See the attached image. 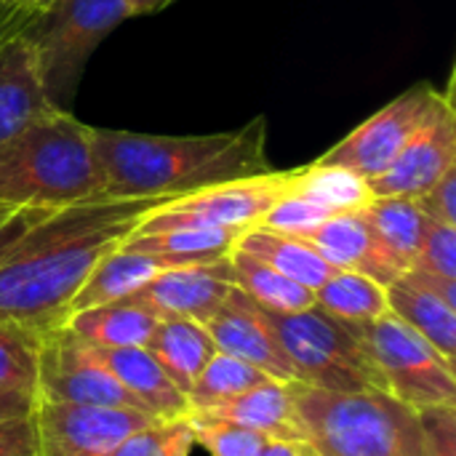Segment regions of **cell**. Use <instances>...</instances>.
<instances>
[{"label":"cell","mask_w":456,"mask_h":456,"mask_svg":"<svg viewBox=\"0 0 456 456\" xmlns=\"http://www.w3.org/2000/svg\"><path fill=\"white\" fill-rule=\"evenodd\" d=\"M166 198H96L53 211L0 262V323L51 331L91 270Z\"/></svg>","instance_id":"1"},{"label":"cell","mask_w":456,"mask_h":456,"mask_svg":"<svg viewBox=\"0 0 456 456\" xmlns=\"http://www.w3.org/2000/svg\"><path fill=\"white\" fill-rule=\"evenodd\" d=\"M94 152L102 174V195L115 200L166 198L270 171L267 120L206 136H152L94 128Z\"/></svg>","instance_id":"2"},{"label":"cell","mask_w":456,"mask_h":456,"mask_svg":"<svg viewBox=\"0 0 456 456\" xmlns=\"http://www.w3.org/2000/svg\"><path fill=\"white\" fill-rule=\"evenodd\" d=\"M91 126L61 107L45 110L0 144V203L67 208L102 195Z\"/></svg>","instance_id":"3"},{"label":"cell","mask_w":456,"mask_h":456,"mask_svg":"<svg viewBox=\"0 0 456 456\" xmlns=\"http://www.w3.org/2000/svg\"><path fill=\"white\" fill-rule=\"evenodd\" d=\"M289 387L305 441L318 456H428L419 411L385 390Z\"/></svg>","instance_id":"4"},{"label":"cell","mask_w":456,"mask_h":456,"mask_svg":"<svg viewBox=\"0 0 456 456\" xmlns=\"http://www.w3.org/2000/svg\"><path fill=\"white\" fill-rule=\"evenodd\" d=\"M267 318L297 382L329 393L382 390L379 374L355 326L331 318L318 305L289 315L267 313Z\"/></svg>","instance_id":"5"},{"label":"cell","mask_w":456,"mask_h":456,"mask_svg":"<svg viewBox=\"0 0 456 456\" xmlns=\"http://www.w3.org/2000/svg\"><path fill=\"white\" fill-rule=\"evenodd\" d=\"M40 11L43 19L24 35L35 48L48 102L64 110L88 56L120 21L131 19V11L126 0H48Z\"/></svg>","instance_id":"6"},{"label":"cell","mask_w":456,"mask_h":456,"mask_svg":"<svg viewBox=\"0 0 456 456\" xmlns=\"http://www.w3.org/2000/svg\"><path fill=\"white\" fill-rule=\"evenodd\" d=\"M355 329L371 355L385 393L414 411L456 406L454 363H449L414 329L393 313Z\"/></svg>","instance_id":"7"},{"label":"cell","mask_w":456,"mask_h":456,"mask_svg":"<svg viewBox=\"0 0 456 456\" xmlns=\"http://www.w3.org/2000/svg\"><path fill=\"white\" fill-rule=\"evenodd\" d=\"M291 171H262L243 179L219 182L152 208L134 232H152L163 227H219L246 232L267 216V211L289 192Z\"/></svg>","instance_id":"8"},{"label":"cell","mask_w":456,"mask_h":456,"mask_svg":"<svg viewBox=\"0 0 456 456\" xmlns=\"http://www.w3.org/2000/svg\"><path fill=\"white\" fill-rule=\"evenodd\" d=\"M449 91L452 86L446 91H436L428 83L409 88L387 107L374 112L369 120H363L358 128H353L339 144L321 155L318 163L347 168L366 182L377 179L401 155L409 139L438 112Z\"/></svg>","instance_id":"9"},{"label":"cell","mask_w":456,"mask_h":456,"mask_svg":"<svg viewBox=\"0 0 456 456\" xmlns=\"http://www.w3.org/2000/svg\"><path fill=\"white\" fill-rule=\"evenodd\" d=\"M160 422L139 409L35 401L32 425L37 456H99L131 433Z\"/></svg>","instance_id":"10"},{"label":"cell","mask_w":456,"mask_h":456,"mask_svg":"<svg viewBox=\"0 0 456 456\" xmlns=\"http://www.w3.org/2000/svg\"><path fill=\"white\" fill-rule=\"evenodd\" d=\"M35 401L144 411L139 401L96 361L91 347L77 342L64 326L43 334Z\"/></svg>","instance_id":"11"},{"label":"cell","mask_w":456,"mask_h":456,"mask_svg":"<svg viewBox=\"0 0 456 456\" xmlns=\"http://www.w3.org/2000/svg\"><path fill=\"white\" fill-rule=\"evenodd\" d=\"M452 168H456L454 88L387 171L369 182V190L374 198H419Z\"/></svg>","instance_id":"12"},{"label":"cell","mask_w":456,"mask_h":456,"mask_svg":"<svg viewBox=\"0 0 456 456\" xmlns=\"http://www.w3.org/2000/svg\"><path fill=\"white\" fill-rule=\"evenodd\" d=\"M203 326L219 353L251 363L275 382H297V374L270 326L267 313L238 286H232L227 299Z\"/></svg>","instance_id":"13"},{"label":"cell","mask_w":456,"mask_h":456,"mask_svg":"<svg viewBox=\"0 0 456 456\" xmlns=\"http://www.w3.org/2000/svg\"><path fill=\"white\" fill-rule=\"evenodd\" d=\"M230 262H208V265H184L171 267L134 291L128 299L150 310L158 321L187 318L206 323L219 305L232 291Z\"/></svg>","instance_id":"14"},{"label":"cell","mask_w":456,"mask_h":456,"mask_svg":"<svg viewBox=\"0 0 456 456\" xmlns=\"http://www.w3.org/2000/svg\"><path fill=\"white\" fill-rule=\"evenodd\" d=\"M302 240H307L331 267L363 273L382 286H390L395 278H401L406 273L377 243V238L361 211L334 214Z\"/></svg>","instance_id":"15"},{"label":"cell","mask_w":456,"mask_h":456,"mask_svg":"<svg viewBox=\"0 0 456 456\" xmlns=\"http://www.w3.org/2000/svg\"><path fill=\"white\" fill-rule=\"evenodd\" d=\"M51 107L29 37L11 32L0 40V144Z\"/></svg>","instance_id":"16"},{"label":"cell","mask_w":456,"mask_h":456,"mask_svg":"<svg viewBox=\"0 0 456 456\" xmlns=\"http://www.w3.org/2000/svg\"><path fill=\"white\" fill-rule=\"evenodd\" d=\"M91 353L139 401V406L147 414L158 419H184V414L190 411L187 395L171 382V377L144 347H120V350L91 347Z\"/></svg>","instance_id":"17"},{"label":"cell","mask_w":456,"mask_h":456,"mask_svg":"<svg viewBox=\"0 0 456 456\" xmlns=\"http://www.w3.org/2000/svg\"><path fill=\"white\" fill-rule=\"evenodd\" d=\"M195 414H206V417H216V419L240 425L265 438L305 441L289 382L267 379L227 403H219V406H211V409H203Z\"/></svg>","instance_id":"18"},{"label":"cell","mask_w":456,"mask_h":456,"mask_svg":"<svg viewBox=\"0 0 456 456\" xmlns=\"http://www.w3.org/2000/svg\"><path fill=\"white\" fill-rule=\"evenodd\" d=\"M179 267L163 256H152V254H142V251H131L123 243L110 251L86 278V283L80 286V291L75 294V299L69 302L67 315L80 313V310H91L107 302H118L131 297L134 291H139L144 283H150L155 275H160L163 270Z\"/></svg>","instance_id":"19"},{"label":"cell","mask_w":456,"mask_h":456,"mask_svg":"<svg viewBox=\"0 0 456 456\" xmlns=\"http://www.w3.org/2000/svg\"><path fill=\"white\" fill-rule=\"evenodd\" d=\"M387 310L428 339L449 363H454L456 307L446 305L409 270L387 286Z\"/></svg>","instance_id":"20"},{"label":"cell","mask_w":456,"mask_h":456,"mask_svg":"<svg viewBox=\"0 0 456 456\" xmlns=\"http://www.w3.org/2000/svg\"><path fill=\"white\" fill-rule=\"evenodd\" d=\"M61 326L88 347L120 350V347H144L158 326V318L126 297L118 302L72 313L64 318Z\"/></svg>","instance_id":"21"},{"label":"cell","mask_w":456,"mask_h":456,"mask_svg":"<svg viewBox=\"0 0 456 456\" xmlns=\"http://www.w3.org/2000/svg\"><path fill=\"white\" fill-rule=\"evenodd\" d=\"M144 350L160 363V369L171 377V382L184 395L192 390L198 374L216 353L206 326L198 321H187V318L158 321Z\"/></svg>","instance_id":"22"},{"label":"cell","mask_w":456,"mask_h":456,"mask_svg":"<svg viewBox=\"0 0 456 456\" xmlns=\"http://www.w3.org/2000/svg\"><path fill=\"white\" fill-rule=\"evenodd\" d=\"M240 232L219 227H163L152 232H131L123 246L131 251L163 256L179 267L222 262L235 248Z\"/></svg>","instance_id":"23"},{"label":"cell","mask_w":456,"mask_h":456,"mask_svg":"<svg viewBox=\"0 0 456 456\" xmlns=\"http://www.w3.org/2000/svg\"><path fill=\"white\" fill-rule=\"evenodd\" d=\"M235 248L262 259L265 265H270L273 270L283 273L286 278L297 281L310 291L321 289L337 273V267H331L307 240L294 235H281L267 227L246 230L238 238Z\"/></svg>","instance_id":"24"},{"label":"cell","mask_w":456,"mask_h":456,"mask_svg":"<svg viewBox=\"0 0 456 456\" xmlns=\"http://www.w3.org/2000/svg\"><path fill=\"white\" fill-rule=\"evenodd\" d=\"M361 214L387 256L403 270L414 267L428 230V216L419 203L414 198H371Z\"/></svg>","instance_id":"25"},{"label":"cell","mask_w":456,"mask_h":456,"mask_svg":"<svg viewBox=\"0 0 456 456\" xmlns=\"http://www.w3.org/2000/svg\"><path fill=\"white\" fill-rule=\"evenodd\" d=\"M227 262H230L232 283L262 310L275 313V315H289V313H302V310L315 307V291L299 286L297 281L273 270L262 259L240 248H232Z\"/></svg>","instance_id":"26"},{"label":"cell","mask_w":456,"mask_h":456,"mask_svg":"<svg viewBox=\"0 0 456 456\" xmlns=\"http://www.w3.org/2000/svg\"><path fill=\"white\" fill-rule=\"evenodd\" d=\"M315 305L347 326H366L390 313L387 286L355 270H337L321 289H315Z\"/></svg>","instance_id":"27"},{"label":"cell","mask_w":456,"mask_h":456,"mask_svg":"<svg viewBox=\"0 0 456 456\" xmlns=\"http://www.w3.org/2000/svg\"><path fill=\"white\" fill-rule=\"evenodd\" d=\"M289 190L318 203L329 214L361 211L374 198L366 179H361L358 174H353L347 168L326 166L318 160L313 166L294 168V179H291Z\"/></svg>","instance_id":"28"},{"label":"cell","mask_w":456,"mask_h":456,"mask_svg":"<svg viewBox=\"0 0 456 456\" xmlns=\"http://www.w3.org/2000/svg\"><path fill=\"white\" fill-rule=\"evenodd\" d=\"M270 377L262 374L259 369H254L251 363L224 355V353H214L211 361L203 366V371L198 374L192 390L187 393V403L190 411H203L219 403H227L232 398H238L240 393L267 382Z\"/></svg>","instance_id":"29"},{"label":"cell","mask_w":456,"mask_h":456,"mask_svg":"<svg viewBox=\"0 0 456 456\" xmlns=\"http://www.w3.org/2000/svg\"><path fill=\"white\" fill-rule=\"evenodd\" d=\"M43 334L19 323H0V390L21 398H37Z\"/></svg>","instance_id":"30"},{"label":"cell","mask_w":456,"mask_h":456,"mask_svg":"<svg viewBox=\"0 0 456 456\" xmlns=\"http://www.w3.org/2000/svg\"><path fill=\"white\" fill-rule=\"evenodd\" d=\"M184 419L192 430L195 449H203L206 456H256L262 452V446L270 441L254 430H246L240 425L224 422L216 417L187 411Z\"/></svg>","instance_id":"31"},{"label":"cell","mask_w":456,"mask_h":456,"mask_svg":"<svg viewBox=\"0 0 456 456\" xmlns=\"http://www.w3.org/2000/svg\"><path fill=\"white\" fill-rule=\"evenodd\" d=\"M195 438L187 419H160L99 456H192Z\"/></svg>","instance_id":"32"},{"label":"cell","mask_w":456,"mask_h":456,"mask_svg":"<svg viewBox=\"0 0 456 456\" xmlns=\"http://www.w3.org/2000/svg\"><path fill=\"white\" fill-rule=\"evenodd\" d=\"M329 216L326 208H321L318 203L297 195V192H286L270 211L267 216L262 219V224L256 227H267L273 232H281V235H294V238H307L318 224H323Z\"/></svg>","instance_id":"33"},{"label":"cell","mask_w":456,"mask_h":456,"mask_svg":"<svg viewBox=\"0 0 456 456\" xmlns=\"http://www.w3.org/2000/svg\"><path fill=\"white\" fill-rule=\"evenodd\" d=\"M414 267L446 281H456V224L428 219L425 240Z\"/></svg>","instance_id":"34"},{"label":"cell","mask_w":456,"mask_h":456,"mask_svg":"<svg viewBox=\"0 0 456 456\" xmlns=\"http://www.w3.org/2000/svg\"><path fill=\"white\" fill-rule=\"evenodd\" d=\"M428 456H456V409L436 406L419 411Z\"/></svg>","instance_id":"35"},{"label":"cell","mask_w":456,"mask_h":456,"mask_svg":"<svg viewBox=\"0 0 456 456\" xmlns=\"http://www.w3.org/2000/svg\"><path fill=\"white\" fill-rule=\"evenodd\" d=\"M51 208H16L0 203V262L11 254V248L43 219H48Z\"/></svg>","instance_id":"36"},{"label":"cell","mask_w":456,"mask_h":456,"mask_svg":"<svg viewBox=\"0 0 456 456\" xmlns=\"http://www.w3.org/2000/svg\"><path fill=\"white\" fill-rule=\"evenodd\" d=\"M422 214L433 222L456 224V168L446 171L428 192L414 198Z\"/></svg>","instance_id":"37"},{"label":"cell","mask_w":456,"mask_h":456,"mask_svg":"<svg viewBox=\"0 0 456 456\" xmlns=\"http://www.w3.org/2000/svg\"><path fill=\"white\" fill-rule=\"evenodd\" d=\"M0 456H37L32 411L0 422Z\"/></svg>","instance_id":"38"},{"label":"cell","mask_w":456,"mask_h":456,"mask_svg":"<svg viewBox=\"0 0 456 456\" xmlns=\"http://www.w3.org/2000/svg\"><path fill=\"white\" fill-rule=\"evenodd\" d=\"M256 456H315L307 441H278L270 438Z\"/></svg>","instance_id":"39"},{"label":"cell","mask_w":456,"mask_h":456,"mask_svg":"<svg viewBox=\"0 0 456 456\" xmlns=\"http://www.w3.org/2000/svg\"><path fill=\"white\" fill-rule=\"evenodd\" d=\"M32 406H35V401L0 390V422L3 419H13V417H24V414L32 411Z\"/></svg>","instance_id":"40"},{"label":"cell","mask_w":456,"mask_h":456,"mask_svg":"<svg viewBox=\"0 0 456 456\" xmlns=\"http://www.w3.org/2000/svg\"><path fill=\"white\" fill-rule=\"evenodd\" d=\"M174 0H126L131 16H144V13H155L166 5H171Z\"/></svg>","instance_id":"41"},{"label":"cell","mask_w":456,"mask_h":456,"mask_svg":"<svg viewBox=\"0 0 456 456\" xmlns=\"http://www.w3.org/2000/svg\"><path fill=\"white\" fill-rule=\"evenodd\" d=\"M27 3H29V0H27ZM32 3H35V5H37V8H43V5H45V3H48V0H32Z\"/></svg>","instance_id":"42"},{"label":"cell","mask_w":456,"mask_h":456,"mask_svg":"<svg viewBox=\"0 0 456 456\" xmlns=\"http://www.w3.org/2000/svg\"><path fill=\"white\" fill-rule=\"evenodd\" d=\"M315 456H318V454H315Z\"/></svg>","instance_id":"43"}]
</instances>
